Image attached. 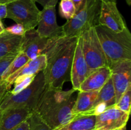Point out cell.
<instances>
[{"label": "cell", "mask_w": 131, "mask_h": 130, "mask_svg": "<svg viewBox=\"0 0 131 130\" xmlns=\"http://www.w3.org/2000/svg\"><path fill=\"white\" fill-rule=\"evenodd\" d=\"M79 36H62L49 39L44 54L47 58L43 70L46 87L62 89L70 81L72 63Z\"/></svg>", "instance_id": "1"}, {"label": "cell", "mask_w": 131, "mask_h": 130, "mask_svg": "<svg viewBox=\"0 0 131 130\" xmlns=\"http://www.w3.org/2000/svg\"><path fill=\"white\" fill-rule=\"evenodd\" d=\"M75 92L74 89L63 90L46 87L33 112L51 130L56 129L75 117L72 109Z\"/></svg>", "instance_id": "2"}, {"label": "cell", "mask_w": 131, "mask_h": 130, "mask_svg": "<svg viewBox=\"0 0 131 130\" xmlns=\"http://www.w3.org/2000/svg\"><path fill=\"white\" fill-rule=\"evenodd\" d=\"M108 66L118 62L131 60V34L127 27L116 33L99 24L95 27Z\"/></svg>", "instance_id": "3"}, {"label": "cell", "mask_w": 131, "mask_h": 130, "mask_svg": "<svg viewBox=\"0 0 131 130\" xmlns=\"http://www.w3.org/2000/svg\"><path fill=\"white\" fill-rule=\"evenodd\" d=\"M101 5V0H84L74 17L61 25L63 35L79 36L84 31L99 25Z\"/></svg>", "instance_id": "4"}, {"label": "cell", "mask_w": 131, "mask_h": 130, "mask_svg": "<svg viewBox=\"0 0 131 130\" xmlns=\"http://www.w3.org/2000/svg\"><path fill=\"white\" fill-rule=\"evenodd\" d=\"M46 89L43 71L36 75L31 84L16 94L6 92L0 103V110L10 108H26L33 111L41 94Z\"/></svg>", "instance_id": "5"}, {"label": "cell", "mask_w": 131, "mask_h": 130, "mask_svg": "<svg viewBox=\"0 0 131 130\" xmlns=\"http://www.w3.org/2000/svg\"><path fill=\"white\" fill-rule=\"evenodd\" d=\"M79 36L82 50L88 66V74L97 68L108 66L95 27L82 32Z\"/></svg>", "instance_id": "6"}, {"label": "cell", "mask_w": 131, "mask_h": 130, "mask_svg": "<svg viewBox=\"0 0 131 130\" xmlns=\"http://www.w3.org/2000/svg\"><path fill=\"white\" fill-rule=\"evenodd\" d=\"M6 18L24 26L26 31L38 25L40 11L34 0H13L6 3Z\"/></svg>", "instance_id": "7"}, {"label": "cell", "mask_w": 131, "mask_h": 130, "mask_svg": "<svg viewBox=\"0 0 131 130\" xmlns=\"http://www.w3.org/2000/svg\"><path fill=\"white\" fill-rule=\"evenodd\" d=\"M37 33L42 37L52 39L63 35L62 26H60L56 21L55 6L43 8L40 11Z\"/></svg>", "instance_id": "8"}, {"label": "cell", "mask_w": 131, "mask_h": 130, "mask_svg": "<svg viewBox=\"0 0 131 130\" xmlns=\"http://www.w3.org/2000/svg\"><path fill=\"white\" fill-rule=\"evenodd\" d=\"M109 67L115 89L116 103L128 88L131 87V60L120 61Z\"/></svg>", "instance_id": "9"}, {"label": "cell", "mask_w": 131, "mask_h": 130, "mask_svg": "<svg viewBox=\"0 0 131 130\" xmlns=\"http://www.w3.org/2000/svg\"><path fill=\"white\" fill-rule=\"evenodd\" d=\"M130 114L116 108L108 107L103 113L96 116L95 130H118L127 125Z\"/></svg>", "instance_id": "10"}, {"label": "cell", "mask_w": 131, "mask_h": 130, "mask_svg": "<svg viewBox=\"0 0 131 130\" xmlns=\"http://www.w3.org/2000/svg\"><path fill=\"white\" fill-rule=\"evenodd\" d=\"M49 41L48 38L41 36L35 29H29L23 35L20 51L33 59L44 54Z\"/></svg>", "instance_id": "11"}, {"label": "cell", "mask_w": 131, "mask_h": 130, "mask_svg": "<svg viewBox=\"0 0 131 130\" xmlns=\"http://www.w3.org/2000/svg\"><path fill=\"white\" fill-rule=\"evenodd\" d=\"M99 23L116 33L122 31L127 27L116 3L102 2Z\"/></svg>", "instance_id": "12"}, {"label": "cell", "mask_w": 131, "mask_h": 130, "mask_svg": "<svg viewBox=\"0 0 131 130\" xmlns=\"http://www.w3.org/2000/svg\"><path fill=\"white\" fill-rule=\"evenodd\" d=\"M88 74L86 62L83 55L80 36L78 37L76 48L74 52L70 72V82L72 89L79 91L81 84Z\"/></svg>", "instance_id": "13"}, {"label": "cell", "mask_w": 131, "mask_h": 130, "mask_svg": "<svg viewBox=\"0 0 131 130\" xmlns=\"http://www.w3.org/2000/svg\"><path fill=\"white\" fill-rule=\"evenodd\" d=\"M46 64L47 58L44 54L38 56L36 58L29 60L23 67L9 76L5 80V84L7 92L10 90V88L15 80L23 79L27 76L37 75L46 68Z\"/></svg>", "instance_id": "14"}, {"label": "cell", "mask_w": 131, "mask_h": 130, "mask_svg": "<svg viewBox=\"0 0 131 130\" xmlns=\"http://www.w3.org/2000/svg\"><path fill=\"white\" fill-rule=\"evenodd\" d=\"M32 112L26 108H10L0 110V130H13L26 121Z\"/></svg>", "instance_id": "15"}, {"label": "cell", "mask_w": 131, "mask_h": 130, "mask_svg": "<svg viewBox=\"0 0 131 130\" xmlns=\"http://www.w3.org/2000/svg\"><path fill=\"white\" fill-rule=\"evenodd\" d=\"M111 76L109 66H104L90 73L81 84L79 91H96L104 85Z\"/></svg>", "instance_id": "16"}, {"label": "cell", "mask_w": 131, "mask_h": 130, "mask_svg": "<svg viewBox=\"0 0 131 130\" xmlns=\"http://www.w3.org/2000/svg\"><path fill=\"white\" fill-rule=\"evenodd\" d=\"M99 91H79L75 99L72 109V113L75 117L84 115L92 109L95 103Z\"/></svg>", "instance_id": "17"}, {"label": "cell", "mask_w": 131, "mask_h": 130, "mask_svg": "<svg viewBox=\"0 0 131 130\" xmlns=\"http://www.w3.org/2000/svg\"><path fill=\"white\" fill-rule=\"evenodd\" d=\"M23 36L13 35L5 30L1 33L0 34V59L17 54L20 50Z\"/></svg>", "instance_id": "18"}, {"label": "cell", "mask_w": 131, "mask_h": 130, "mask_svg": "<svg viewBox=\"0 0 131 130\" xmlns=\"http://www.w3.org/2000/svg\"><path fill=\"white\" fill-rule=\"evenodd\" d=\"M95 115H78L66 124L54 130H95Z\"/></svg>", "instance_id": "19"}, {"label": "cell", "mask_w": 131, "mask_h": 130, "mask_svg": "<svg viewBox=\"0 0 131 130\" xmlns=\"http://www.w3.org/2000/svg\"><path fill=\"white\" fill-rule=\"evenodd\" d=\"M100 102L105 103L107 107H112L116 104L115 89L111 76L99 91L98 96L95 104Z\"/></svg>", "instance_id": "20"}, {"label": "cell", "mask_w": 131, "mask_h": 130, "mask_svg": "<svg viewBox=\"0 0 131 130\" xmlns=\"http://www.w3.org/2000/svg\"><path fill=\"white\" fill-rule=\"evenodd\" d=\"M29 60L30 59L27 57L26 55L24 53H23V52H20H20L17 54V55L15 56L14 59L12 61V62L10 64V65H9L8 67L7 68V69L5 70V73H4L3 74V79L4 82H5V80H6L9 76L12 75V74L14 73L15 71H17L18 70H19L20 68L23 67Z\"/></svg>", "instance_id": "21"}, {"label": "cell", "mask_w": 131, "mask_h": 130, "mask_svg": "<svg viewBox=\"0 0 131 130\" xmlns=\"http://www.w3.org/2000/svg\"><path fill=\"white\" fill-rule=\"evenodd\" d=\"M17 55L6 56V57L0 59V103L3 98L4 96L7 92L5 85V82H4L3 79V74L5 70L7 69L10 64L14 59Z\"/></svg>", "instance_id": "22"}, {"label": "cell", "mask_w": 131, "mask_h": 130, "mask_svg": "<svg viewBox=\"0 0 131 130\" xmlns=\"http://www.w3.org/2000/svg\"><path fill=\"white\" fill-rule=\"evenodd\" d=\"M59 13L67 20L72 19L76 14V10L72 0H61L59 4Z\"/></svg>", "instance_id": "23"}, {"label": "cell", "mask_w": 131, "mask_h": 130, "mask_svg": "<svg viewBox=\"0 0 131 130\" xmlns=\"http://www.w3.org/2000/svg\"><path fill=\"white\" fill-rule=\"evenodd\" d=\"M115 107L122 112L130 114L131 109V87H129L127 90L120 97Z\"/></svg>", "instance_id": "24"}, {"label": "cell", "mask_w": 131, "mask_h": 130, "mask_svg": "<svg viewBox=\"0 0 131 130\" xmlns=\"http://www.w3.org/2000/svg\"><path fill=\"white\" fill-rule=\"evenodd\" d=\"M35 75H30V76H27L23 79H19V80H15L14 82V87L12 90H8L9 93L11 94H16L23 90V89L28 87L33 80H34Z\"/></svg>", "instance_id": "25"}, {"label": "cell", "mask_w": 131, "mask_h": 130, "mask_svg": "<svg viewBox=\"0 0 131 130\" xmlns=\"http://www.w3.org/2000/svg\"><path fill=\"white\" fill-rule=\"evenodd\" d=\"M29 119L30 122V127L29 130H51V129L33 112H32Z\"/></svg>", "instance_id": "26"}, {"label": "cell", "mask_w": 131, "mask_h": 130, "mask_svg": "<svg viewBox=\"0 0 131 130\" xmlns=\"http://www.w3.org/2000/svg\"><path fill=\"white\" fill-rule=\"evenodd\" d=\"M108 108L107 105L103 102H100L94 105L92 109L88 111L84 115H95L97 116L103 113L107 108Z\"/></svg>", "instance_id": "27"}, {"label": "cell", "mask_w": 131, "mask_h": 130, "mask_svg": "<svg viewBox=\"0 0 131 130\" xmlns=\"http://www.w3.org/2000/svg\"><path fill=\"white\" fill-rule=\"evenodd\" d=\"M5 31L10 33V34H13V35L23 36L25 34L26 31V29L21 24H17L16 23L14 25L5 28Z\"/></svg>", "instance_id": "28"}, {"label": "cell", "mask_w": 131, "mask_h": 130, "mask_svg": "<svg viewBox=\"0 0 131 130\" xmlns=\"http://www.w3.org/2000/svg\"><path fill=\"white\" fill-rule=\"evenodd\" d=\"M35 2L40 4L43 8L47 6H56L58 0H34Z\"/></svg>", "instance_id": "29"}, {"label": "cell", "mask_w": 131, "mask_h": 130, "mask_svg": "<svg viewBox=\"0 0 131 130\" xmlns=\"http://www.w3.org/2000/svg\"><path fill=\"white\" fill-rule=\"evenodd\" d=\"M7 17V6L6 2H0V20Z\"/></svg>", "instance_id": "30"}, {"label": "cell", "mask_w": 131, "mask_h": 130, "mask_svg": "<svg viewBox=\"0 0 131 130\" xmlns=\"http://www.w3.org/2000/svg\"><path fill=\"white\" fill-rule=\"evenodd\" d=\"M29 118L13 130H29V127H30V122H29Z\"/></svg>", "instance_id": "31"}, {"label": "cell", "mask_w": 131, "mask_h": 130, "mask_svg": "<svg viewBox=\"0 0 131 130\" xmlns=\"http://www.w3.org/2000/svg\"><path fill=\"white\" fill-rule=\"evenodd\" d=\"M72 1L74 6H75L77 12L81 8V6H83V3L84 2V0H72Z\"/></svg>", "instance_id": "32"}, {"label": "cell", "mask_w": 131, "mask_h": 130, "mask_svg": "<svg viewBox=\"0 0 131 130\" xmlns=\"http://www.w3.org/2000/svg\"><path fill=\"white\" fill-rule=\"evenodd\" d=\"M5 27H4L3 24V22H1V20H0V34H1V33H3V32L5 31Z\"/></svg>", "instance_id": "33"}, {"label": "cell", "mask_w": 131, "mask_h": 130, "mask_svg": "<svg viewBox=\"0 0 131 130\" xmlns=\"http://www.w3.org/2000/svg\"><path fill=\"white\" fill-rule=\"evenodd\" d=\"M101 1L104 3H110V2L116 3V0H101Z\"/></svg>", "instance_id": "34"}, {"label": "cell", "mask_w": 131, "mask_h": 130, "mask_svg": "<svg viewBox=\"0 0 131 130\" xmlns=\"http://www.w3.org/2000/svg\"><path fill=\"white\" fill-rule=\"evenodd\" d=\"M125 1H126L127 4V5H129V6H130V5H131V0H125Z\"/></svg>", "instance_id": "35"}, {"label": "cell", "mask_w": 131, "mask_h": 130, "mask_svg": "<svg viewBox=\"0 0 131 130\" xmlns=\"http://www.w3.org/2000/svg\"><path fill=\"white\" fill-rule=\"evenodd\" d=\"M118 130H127V127H126V126H124V127H122V128L119 129H118Z\"/></svg>", "instance_id": "36"}, {"label": "cell", "mask_w": 131, "mask_h": 130, "mask_svg": "<svg viewBox=\"0 0 131 130\" xmlns=\"http://www.w3.org/2000/svg\"><path fill=\"white\" fill-rule=\"evenodd\" d=\"M0 2H6V0H0Z\"/></svg>", "instance_id": "37"}, {"label": "cell", "mask_w": 131, "mask_h": 130, "mask_svg": "<svg viewBox=\"0 0 131 130\" xmlns=\"http://www.w3.org/2000/svg\"><path fill=\"white\" fill-rule=\"evenodd\" d=\"M6 3L8 2V1H13V0H6Z\"/></svg>", "instance_id": "38"}]
</instances>
